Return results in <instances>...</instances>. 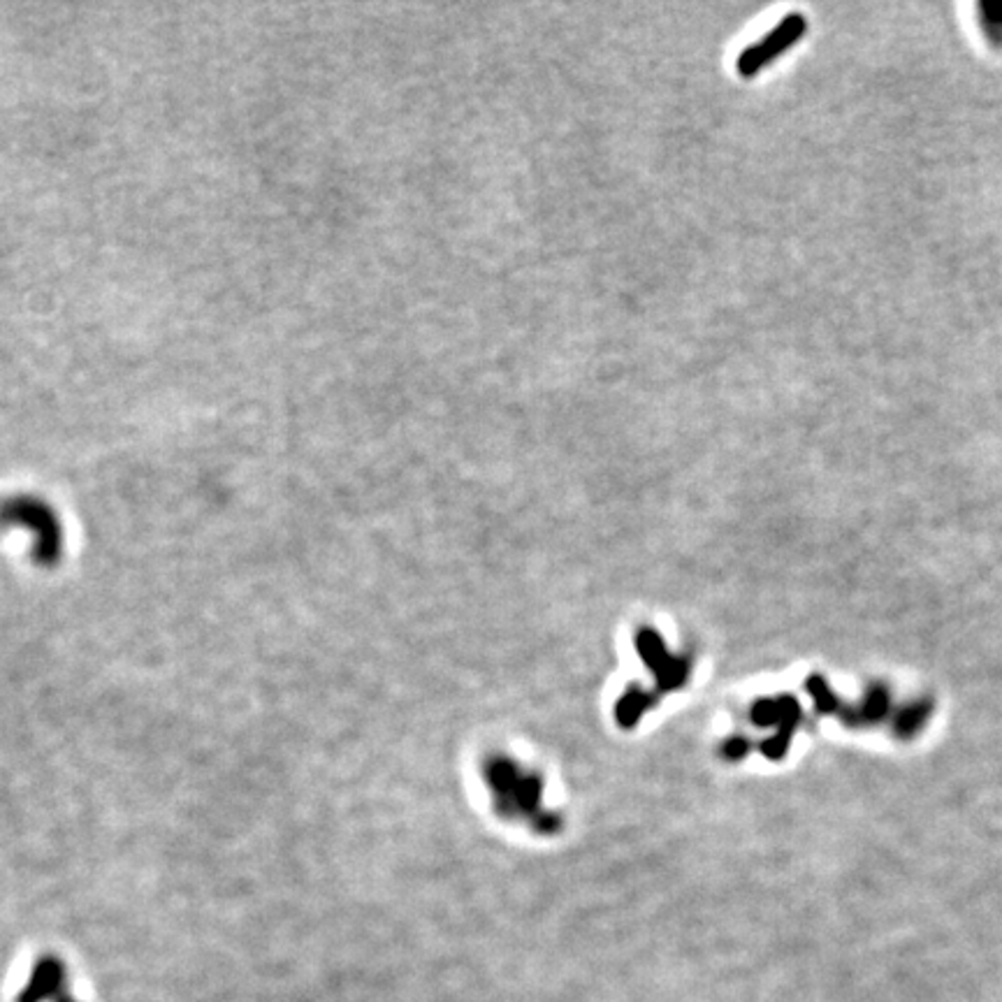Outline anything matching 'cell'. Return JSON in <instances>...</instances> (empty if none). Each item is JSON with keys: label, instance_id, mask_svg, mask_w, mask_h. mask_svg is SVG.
<instances>
[{"label": "cell", "instance_id": "cell-1", "mask_svg": "<svg viewBox=\"0 0 1002 1002\" xmlns=\"http://www.w3.org/2000/svg\"><path fill=\"white\" fill-rule=\"evenodd\" d=\"M807 28V19L801 12H791L785 19L777 24L776 28H770L761 40L752 42L749 47H745L743 52L736 58V70H738L740 77L749 79L759 73L761 67L768 65L773 58L780 56L782 52L794 45V42L801 40V35Z\"/></svg>", "mask_w": 1002, "mask_h": 1002}]
</instances>
